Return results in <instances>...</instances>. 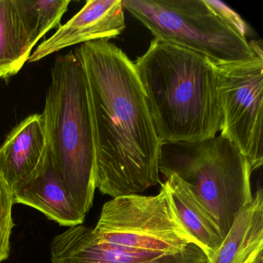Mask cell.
<instances>
[{
	"label": "cell",
	"mask_w": 263,
	"mask_h": 263,
	"mask_svg": "<svg viewBox=\"0 0 263 263\" xmlns=\"http://www.w3.org/2000/svg\"><path fill=\"white\" fill-rule=\"evenodd\" d=\"M47 150L42 114L30 115L9 133L0 147V175L12 191L33 175Z\"/></svg>",
	"instance_id": "obj_11"
},
{
	"label": "cell",
	"mask_w": 263,
	"mask_h": 263,
	"mask_svg": "<svg viewBox=\"0 0 263 263\" xmlns=\"http://www.w3.org/2000/svg\"><path fill=\"white\" fill-rule=\"evenodd\" d=\"M74 53L88 86L97 189L114 198L161 184L162 141L154 127L133 61L107 40L84 43Z\"/></svg>",
	"instance_id": "obj_1"
},
{
	"label": "cell",
	"mask_w": 263,
	"mask_h": 263,
	"mask_svg": "<svg viewBox=\"0 0 263 263\" xmlns=\"http://www.w3.org/2000/svg\"><path fill=\"white\" fill-rule=\"evenodd\" d=\"M164 176L167 178L164 184L183 227L210 258L223 240L216 221L195 192L179 177L174 173Z\"/></svg>",
	"instance_id": "obj_12"
},
{
	"label": "cell",
	"mask_w": 263,
	"mask_h": 263,
	"mask_svg": "<svg viewBox=\"0 0 263 263\" xmlns=\"http://www.w3.org/2000/svg\"><path fill=\"white\" fill-rule=\"evenodd\" d=\"M259 263H263V261H260Z\"/></svg>",
	"instance_id": "obj_19"
},
{
	"label": "cell",
	"mask_w": 263,
	"mask_h": 263,
	"mask_svg": "<svg viewBox=\"0 0 263 263\" xmlns=\"http://www.w3.org/2000/svg\"><path fill=\"white\" fill-rule=\"evenodd\" d=\"M160 173H174L195 192L216 221L223 238L253 198L248 160L227 138L161 144Z\"/></svg>",
	"instance_id": "obj_4"
},
{
	"label": "cell",
	"mask_w": 263,
	"mask_h": 263,
	"mask_svg": "<svg viewBox=\"0 0 263 263\" xmlns=\"http://www.w3.org/2000/svg\"><path fill=\"white\" fill-rule=\"evenodd\" d=\"M206 2L218 16L222 18L223 21H226L227 24L234 27L241 36L246 37V33L248 32L247 26L238 13H235L226 4L219 2V1L206 0Z\"/></svg>",
	"instance_id": "obj_17"
},
{
	"label": "cell",
	"mask_w": 263,
	"mask_h": 263,
	"mask_svg": "<svg viewBox=\"0 0 263 263\" xmlns=\"http://www.w3.org/2000/svg\"><path fill=\"white\" fill-rule=\"evenodd\" d=\"M13 201L26 204L63 226L84 223V215L77 207L55 172L49 152L33 175L13 191Z\"/></svg>",
	"instance_id": "obj_10"
},
{
	"label": "cell",
	"mask_w": 263,
	"mask_h": 263,
	"mask_svg": "<svg viewBox=\"0 0 263 263\" xmlns=\"http://www.w3.org/2000/svg\"><path fill=\"white\" fill-rule=\"evenodd\" d=\"M161 184L155 196L135 194L106 202L93 229L97 239L140 252H175L196 244L180 221L165 184Z\"/></svg>",
	"instance_id": "obj_6"
},
{
	"label": "cell",
	"mask_w": 263,
	"mask_h": 263,
	"mask_svg": "<svg viewBox=\"0 0 263 263\" xmlns=\"http://www.w3.org/2000/svg\"><path fill=\"white\" fill-rule=\"evenodd\" d=\"M122 4L155 38L196 52L215 64L255 55L246 38L206 0H122Z\"/></svg>",
	"instance_id": "obj_5"
},
{
	"label": "cell",
	"mask_w": 263,
	"mask_h": 263,
	"mask_svg": "<svg viewBox=\"0 0 263 263\" xmlns=\"http://www.w3.org/2000/svg\"><path fill=\"white\" fill-rule=\"evenodd\" d=\"M15 1L31 50L49 31L59 28L61 19L70 4V0Z\"/></svg>",
	"instance_id": "obj_15"
},
{
	"label": "cell",
	"mask_w": 263,
	"mask_h": 263,
	"mask_svg": "<svg viewBox=\"0 0 263 263\" xmlns=\"http://www.w3.org/2000/svg\"><path fill=\"white\" fill-rule=\"evenodd\" d=\"M196 244L175 252H140L115 247L97 239L93 229L69 228L50 243L51 263H207Z\"/></svg>",
	"instance_id": "obj_8"
},
{
	"label": "cell",
	"mask_w": 263,
	"mask_h": 263,
	"mask_svg": "<svg viewBox=\"0 0 263 263\" xmlns=\"http://www.w3.org/2000/svg\"><path fill=\"white\" fill-rule=\"evenodd\" d=\"M32 50L15 0H0V79L17 74Z\"/></svg>",
	"instance_id": "obj_14"
},
{
	"label": "cell",
	"mask_w": 263,
	"mask_h": 263,
	"mask_svg": "<svg viewBox=\"0 0 263 263\" xmlns=\"http://www.w3.org/2000/svg\"><path fill=\"white\" fill-rule=\"evenodd\" d=\"M263 249V194L257 191L232 223L226 237L207 263H244Z\"/></svg>",
	"instance_id": "obj_13"
},
{
	"label": "cell",
	"mask_w": 263,
	"mask_h": 263,
	"mask_svg": "<svg viewBox=\"0 0 263 263\" xmlns=\"http://www.w3.org/2000/svg\"><path fill=\"white\" fill-rule=\"evenodd\" d=\"M13 191L0 175V262L9 258L10 236L14 227Z\"/></svg>",
	"instance_id": "obj_16"
},
{
	"label": "cell",
	"mask_w": 263,
	"mask_h": 263,
	"mask_svg": "<svg viewBox=\"0 0 263 263\" xmlns=\"http://www.w3.org/2000/svg\"><path fill=\"white\" fill-rule=\"evenodd\" d=\"M42 115L55 172L86 215L97 189L96 157L88 86L74 51L55 61Z\"/></svg>",
	"instance_id": "obj_3"
},
{
	"label": "cell",
	"mask_w": 263,
	"mask_h": 263,
	"mask_svg": "<svg viewBox=\"0 0 263 263\" xmlns=\"http://www.w3.org/2000/svg\"><path fill=\"white\" fill-rule=\"evenodd\" d=\"M215 64L222 112L221 136L248 160L252 172L263 163V56Z\"/></svg>",
	"instance_id": "obj_7"
},
{
	"label": "cell",
	"mask_w": 263,
	"mask_h": 263,
	"mask_svg": "<svg viewBox=\"0 0 263 263\" xmlns=\"http://www.w3.org/2000/svg\"><path fill=\"white\" fill-rule=\"evenodd\" d=\"M262 250L263 249H260L254 252L244 263H259L263 261Z\"/></svg>",
	"instance_id": "obj_18"
},
{
	"label": "cell",
	"mask_w": 263,
	"mask_h": 263,
	"mask_svg": "<svg viewBox=\"0 0 263 263\" xmlns=\"http://www.w3.org/2000/svg\"><path fill=\"white\" fill-rule=\"evenodd\" d=\"M122 0H88L82 10L30 55L37 62L52 53L78 44L116 37L125 29Z\"/></svg>",
	"instance_id": "obj_9"
},
{
	"label": "cell",
	"mask_w": 263,
	"mask_h": 263,
	"mask_svg": "<svg viewBox=\"0 0 263 263\" xmlns=\"http://www.w3.org/2000/svg\"><path fill=\"white\" fill-rule=\"evenodd\" d=\"M134 64L162 143L196 142L221 132L218 70L210 60L155 38Z\"/></svg>",
	"instance_id": "obj_2"
}]
</instances>
